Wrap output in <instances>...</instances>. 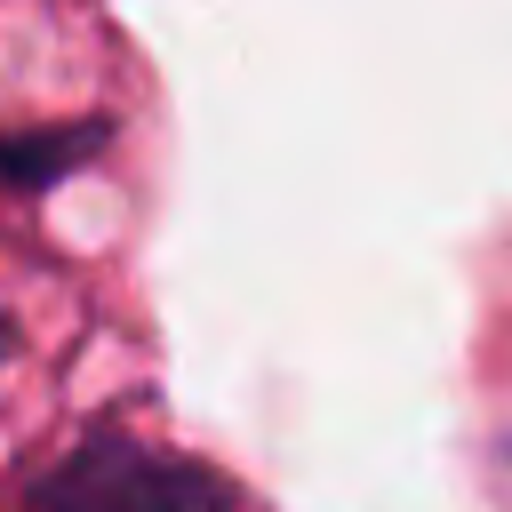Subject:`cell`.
Here are the masks:
<instances>
[{
    "label": "cell",
    "instance_id": "obj_2",
    "mask_svg": "<svg viewBox=\"0 0 512 512\" xmlns=\"http://www.w3.org/2000/svg\"><path fill=\"white\" fill-rule=\"evenodd\" d=\"M0 344H8V328H0Z\"/></svg>",
    "mask_w": 512,
    "mask_h": 512
},
{
    "label": "cell",
    "instance_id": "obj_1",
    "mask_svg": "<svg viewBox=\"0 0 512 512\" xmlns=\"http://www.w3.org/2000/svg\"><path fill=\"white\" fill-rule=\"evenodd\" d=\"M32 512H232V488L208 464L160 456L128 432H88L64 464H48Z\"/></svg>",
    "mask_w": 512,
    "mask_h": 512
}]
</instances>
